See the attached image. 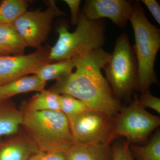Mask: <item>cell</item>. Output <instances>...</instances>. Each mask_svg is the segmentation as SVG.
Returning <instances> with one entry per match:
<instances>
[{
    "label": "cell",
    "mask_w": 160,
    "mask_h": 160,
    "mask_svg": "<svg viewBox=\"0 0 160 160\" xmlns=\"http://www.w3.org/2000/svg\"><path fill=\"white\" fill-rule=\"evenodd\" d=\"M29 1L3 0L0 3V25L13 24L18 18L27 11Z\"/></svg>",
    "instance_id": "18"
},
{
    "label": "cell",
    "mask_w": 160,
    "mask_h": 160,
    "mask_svg": "<svg viewBox=\"0 0 160 160\" xmlns=\"http://www.w3.org/2000/svg\"><path fill=\"white\" fill-rule=\"evenodd\" d=\"M63 14L54 2L50 1L45 11H26L12 24L26 46L37 49L48 38L55 18Z\"/></svg>",
    "instance_id": "8"
},
{
    "label": "cell",
    "mask_w": 160,
    "mask_h": 160,
    "mask_svg": "<svg viewBox=\"0 0 160 160\" xmlns=\"http://www.w3.org/2000/svg\"><path fill=\"white\" fill-rule=\"evenodd\" d=\"M138 98L140 104L144 108H149L160 113V99L151 94L149 90L141 92Z\"/></svg>",
    "instance_id": "22"
},
{
    "label": "cell",
    "mask_w": 160,
    "mask_h": 160,
    "mask_svg": "<svg viewBox=\"0 0 160 160\" xmlns=\"http://www.w3.org/2000/svg\"><path fill=\"white\" fill-rule=\"evenodd\" d=\"M69 6L71 12V22L72 25H77L79 18V9L81 1L80 0H64Z\"/></svg>",
    "instance_id": "24"
},
{
    "label": "cell",
    "mask_w": 160,
    "mask_h": 160,
    "mask_svg": "<svg viewBox=\"0 0 160 160\" xmlns=\"http://www.w3.org/2000/svg\"><path fill=\"white\" fill-rule=\"evenodd\" d=\"M12 55L11 52L7 51L6 49L3 48L2 46H0V56L4 55Z\"/></svg>",
    "instance_id": "26"
},
{
    "label": "cell",
    "mask_w": 160,
    "mask_h": 160,
    "mask_svg": "<svg viewBox=\"0 0 160 160\" xmlns=\"http://www.w3.org/2000/svg\"><path fill=\"white\" fill-rule=\"evenodd\" d=\"M129 142L119 143L112 147V160H133Z\"/></svg>",
    "instance_id": "21"
},
{
    "label": "cell",
    "mask_w": 160,
    "mask_h": 160,
    "mask_svg": "<svg viewBox=\"0 0 160 160\" xmlns=\"http://www.w3.org/2000/svg\"><path fill=\"white\" fill-rule=\"evenodd\" d=\"M67 160H112L109 145L73 143L65 152Z\"/></svg>",
    "instance_id": "13"
},
{
    "label": "cell",
    "mask_w": 160,
    "mask_h": 160,
    "mask_svg": "<svg viewBox=\"0 0 160 160\" xmlns=\"http://www.w3.org/2000/svg\"><path fill=\"white\" fill-rule=\"evenodd\" d=\"M19 109L21 111H60V95L45 89L23 101Z\"/></svg>",
    "instance_id": "15"
},
{
    "label": "cell",
    "mask_w": 160,
    "mask_h": 160,
    "mask_svg": "<svg viewBox=\"0 0 160 160\" xmlns=\"http://www.w3.org/2000/svg\"><path fill=\"white\" fill-rule=\"evenodd\" d=\"M0 46L12 54H24L25 42L12 24L0 25Z\"/></svg>",
    "instance_id": "17"
},
{
    "label": "cell",
    "mask_w": 160,
    "mask_h": 160,
    "mask_svg": "<svg viewBox=\"0 0 160 160\" xmlns=\"http://www.w3.org/2000/svg\"><path fill=\"white\" fill-rule=\"evenodd\" d=\"M116 115L110 142L119 137L126 138L129 142H142L160 125V118L146 111L137 96L129 106L122 108Z\"/></svg>",
    "instance_id": "6"
},
{
    "label": "cell",
    "mask_w": 160,
    "mask_h": 160,
    "mask_svg": "<svg viewBox=\"0 0 160 160\" xmlns=\"http://www.w3.org/2000/svg\"><path fill=\"white\" fill-rule=\"evenodd\" d=\"M38 152L22 127L16 133L0 140V160H29Z\"/></svg>",
    "instance_id": "11"
},
{
    "label": "cell",
    "mask_w": 160,
    "mask_h": 160,
    "mask_svg": "<svg viewBox=\"0 0 160 160\" xmlns=\"http://www.w3.org/2000/svg\"><path fill=\"white\" fill-rule=\"evenodd\" d=\"M83 13L90 20L107 18L118 27L126 28L132 12V2L126 0H88Z\"/></svg>",
    "instance_id": "10"
},
{
    "label": "cell",
    "mask_w": 160,
    "mask_h": 160,
    "mask_svg": "<svg viewBox=\"0 0 160 160\" xmlns=\"http://www.w3.org/2000/svg\"><path fill=\"white\" fill-rule=\"evenodd\" d=\"M22 127L38 151L65 152L73 139L67 117L61 111H22Z\"/></svg>",
    "instance_id": "3"
},
{
    "label": "cell",
    "mask_w": 160,
    "mask_h": 160,
    "mask_svg": "<svg viewBox=\"0 0 160 160\" xmlns=\"http://www.w3.org/2000/svg\"><path fill=\"white\" fill-rule=\"evenodd\" d=\"M50 49L42 46L27 55L0 56V86L35 72L43 65L53 62L49 60Z\"/></svg>",
    "instance_id": "9"
},
{
    "label": "cell",
    "mask_w": 160,
    "mask_h": 160,
    "mask_svg": "<svg viewBox=\"0 0 160 160\" xmlns=\"http://www.w3.org/2000/svg\"><path fill=\"white\" fill-rule=\"evenodd\" d=\"M109 56L102 48L74 56L71 60L75 71L56 81L49 90L71 96L92 110L116 115L122 107L102 72Z\"/></svg>",
    "instance_id": "1"
},
{
    "label": "cell",
    "mask_w": 160,
    "mask_h": 160,
    "mask_svg": "<svg viewBox=\"0 0 160 160\" xmlns=\"http://www.w3.org/2000/svg\"><path fill=\"white\" fill-rule=\"evenodd\" d=\"M131 150L140 160H160L159 130L156 132L146 146H133Z\"/></svg>",
    "instance_id": "19"
},
{
    "label": "cell",
    "mask_w": 160,
    "mask_h": 160,
    "mask_svg": "<svg viewBox=\"0 0 160 160\" xmlns=\"http://www.w3.org/2000/svg\"><path fill=\"white\" fill-rule=\"evenodd\" d=\"M67 118L74 143L109 145L113 117L91 109Z\"/></svg>",
    "instance_id": "7"
},
{
    "label": "cell",
    "mask_w": 160,
    "mask_h": 160,
    "mask_svg": "<svg viewBox=\"0 0 160 160\" xmlns=\"http://www.w3.org/2000/svg\"><path fill=\"white\" fill-rule=\"evenodd\" d=\"M74 68V64L71 59L62 60L43 65L33 75L46 82L50 80L58 81L66 77L72 72Z\"/></svg>",
    "instance_id": "16"
},
{
    "label": "cell",
    "mask_w": 160,
    "mask_h": 160,
    "mask_svg": "<svg viewBox=\"0 0 160 160\" xmlns=\"http://www.w3.org/2000/svg\"><path fill=\"white\" fill-rule=\"evenodd\" d=\"M29 160H67L65 152H38Z\"/></svg>",
    "instance_id": "23"
},
{
    "label": "cell",
    "mask_w": 160,
    "mask_h": 160,
    "mask_svg": "<svg viewBox=\"0 0 160 160\" xmlns=\"http://www.w3.org/2000/svg\"><path fill=\"white\" fill-rule=\"evenodd\" d=\"M103 69L116 98L118 101L129 98L135 88L138 66L134 50L125 32L118 38L113 52Z\"/></svg>",
    "instance_id": "5"
},
{
    "label": "cell",
    "mask_w": 160,
    "mask_h": 160,
    "mask_svg": "<svg viewBox=\"0 0 160 160\" xmlns=\"http://www.w3.org/2000/svg\"><path fill=\"white\" fill-rule=\"evenodd\" d=\"M46 85L35 75L25 76L0 86V100L9 99L16 95L30 92H41L45 90Z\"/></svg>",
    "instance_id": "14"
},
{
    "label": "cell",
    "mask_w": 160,
    "mask_h": 160,
    "mask_svg": "<svg viewBox=\"0 0 160 160\" xmlns=\"http://www.w3.org/2000/svg\"><path fill=\"white\" fill-rule=\"evenodd\" d=\"M141 2L147 7L155 20L160 24V6L156 0H142Z\"/></svg>",
    "instance_id": "25"
},
{
    "label": "cell",
    "mask_w": 160,
    "mask_h": 160,
    "mask_svg": "<svg viewBox=\"0 0 160 160\" xmlns=\"http://www.w3.org/2000/svg\"><path fill=\"white\" fill-rule=\"evenodd\" d=\"M89 110L91 109L80 100L69 95H60V111L66 116L79 114Z\"/></svg>",
    "instance_id": "20"
},
{
    "label": "cell",
    "mask_w": 160,
    "mask_h": 160,
    "mask_svg": "<svg viewBox=\"0 0 160 160\" xmlns=\"http://www.w3.org/2000/svg\"><path fill=\"white\" fill-rule=\"evenodd\" d=\"M23 114L10 99L0 100V140L17 132L22 127Z\"/></svg>",
    "instance_id": "12"
},
{
    "label": "cell",
    "mask_w": 160,
    "mask_h": 160,
    "mask_svg": "<svg viewBox=\"0 0 160 160\" xmlns=\"http://www.w3.org/2000/svg\"><path fill=\"white\" fill-rule=\"evenodd\" d=\"M132 8L129 21L135 42L133 48L138 66L135 89L142 92L149 90L152 84L158 83L154 64L160 48V31L147 19L138 2H132Z\"/></svg>",
    "instance_id": "2"
},
{
    "label": "cell",
    "mask_w": 160,
    "mask_h": 160,
    "mask_svg": "<svg viewBox=\"0 0 160 160\" xmlns=\"http://www.w3.org/2000/svg\"><path fill=\"white\" fill-rule=\"evenodd\" d=\"M76 29L68 31L64 25L58 29V38L50 48L49 60L53 62L71 59L76 55L102 48L105 25L100 20H90L80 13Z\"/></svg>",
    "instance_id": "4"
}]
</instances>
